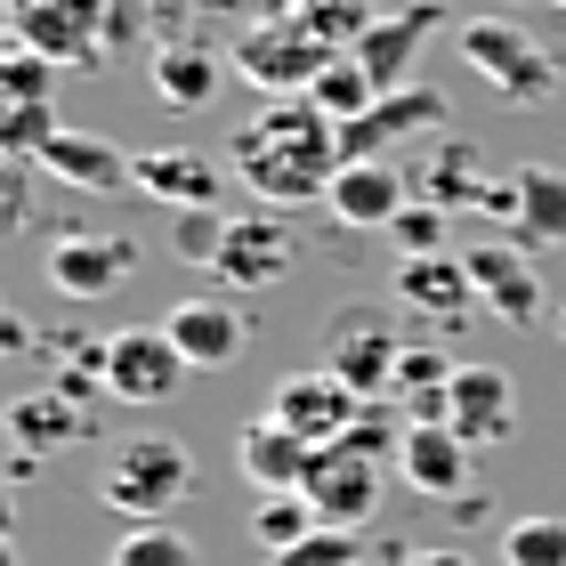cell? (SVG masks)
Instances as JSON below:
<instances>
[{
	"mask_svg": "<svg viewBox=\"0 0 566 566\" xmlns=\"http://www.w3.org/2000/svg\"><path fill=\"white\" fill-rule=\"evenodd\" d=\"M219 154L260 211H300V202H324L340 178V122L316 114L307 97H268Z\"/></svg>",
	"mask_w": 566,
	"mask_h": 566,
	"instance_id": "1",
	"label": "cell"
},
{
	"mask_svg": "<svg viewBox=\"0 0 566 566\" xmlns=\"http://www.w3.org/2000/svg\"><path fill=\"white\" fill-rule=\"evenodd\" d=\"M187 494H195V453L178 446V437H130V446L106 461V478H97V502H106L122 526H163Z\"/></svg>",
	"mask_w": 566,
	"mask_h": 566,
	"instance_id": "2",
	"label": "cell"
},
{
	"mask_svg": "<svg viewBox=\"0 0 566 566\" xmlns=\"http://www.w3.org/2000/svg\"><path fill=\"white\" fill-rule=\"evenodd\" d=\"M453 49H461L470 73H485V82L510 97V106H551V97H558V57L534 41V24H518V17H461Z\"/></svg>",
	"mask_w": 566,
	"mask_h": 566,
	"instance_id": "3",
	"label": "cell"
},
{
	"mask_svg": "<svg viewBox=\"0 0 566 566\" xmlns=\"http://www.w3.org/2000/svg\"><path fill=\"white\" fill-rule=\"evenodd\" d=\"M397 356H405V340H397L389 307H373V300H356V307H340V316L324 324V373L348 380L365 405H380L397 389Z\"/></svg>",
	"mask_w": 566,
	"mask_h": 566,
	"instance_id": "4",
	"label": "cell"
},
{
	"mask_svg": "<svg viewBox=\"0 0 566 566\" xmlns=\"http://www.w3.org/2000/svg\"><path fill=\"white\" fill-rule=\"evenodd\" d=\"M332 57H340V49H324L300 17H268V24H251V33L235 41L243 82H260L268 97H307V90H316V73H324Z\"/></svg>",
	"mask_w": 566,
	"mask_h": 566,
	"instance_id": "5",
	"label": "cell"
},
{
	"mask_svg": "<svg viewBox=\"0 0 566 566\" xmlns=\"http://www.w3.org/2000/svg\"><path fill=\"white\" fill-rule=\"evenodd\" d=\"M106 24H114V0H9V41L41 49L57 65H82L106 49Z\"/></svg>",
	"mask_w": 566,
	"mask_h": 566,
	"instance_id": "6",
	"label": "cell"
},
{
	"mask_svg": "<svg viewBox=\"0 0 566 566\" xmlns=\"http://www.w3.org/2000/svg\"><path fill=\"white\" fill-rule=\"evenodd\" d=\"M187 380V356L170 348L163 324H130L106 340V397L114 405H170Z\"/></svg>",
	"mask_w": 566,
	"mask_h": 566,
	"instance_id": "7",
	"label": "cell"
},
{
	"mask_svg": "<svg viewBox=\"0 0 566 566\" xmlns=\"http://www.w3.org/2000/svg\"><path fill=\"white\" fill-rule=\"evenodd\" d=\"M421 130H446V97L437 90H389L380 106H365L356 122H340V163H389V154L405 138H421Z\"/></svg>",
	"mask_w": 566,
	"mask_h": 566,
	"instance_id": "8",
	"label": "cell"
},
{
	"mask_svg": "<svg viewBox=\"0 0 566 566\" xmlns=\"http://www.w3.org/2000/svg\"><path fill=\"white\" fill-rule=\"evenodd\" d=\"M163 332H170V348L187 356V373H219V365H235V356L251 348V316H243L227 292L178 300L170 316H163Z\"/></svg>",
	"mask_w": 566,
	"mask_h": 566,
	"instance_id": "9",
	"label": "cell"
},
{
	"mask_svg": "<svg viewBox=\"0 0 566 566\" xmlns=\"http://www.w3.org/2000/svg\"><path fill=\"white\" fill-rule=\"evenodd\" d=\"M268 413L283 421V429H300L307 446H340V437L356 429V413H365V397L348 389V380H332L324 365L316 373H292V380H275V397H268Z\"/></svg>",
	"mask_w": 566,
	"mask_h": 566,
	"instance_id": "10",
	"label": "cell"
},
{
	"mask_svg": "<svg viewBox=\"0 0 566 566\" xmlns=\"http://www.w3.org/2000/svg\"><path fill=\"white\" fill-rule=\"evenodd\" d=\"M138 268V243L130 235H97V227H73V235L49 243V283L65 300H114Z\"/></svg>",
	"mask_w": 566,
	"mask_h": 566,
	"instance_id": "11",
	"label": "cell"
},
{
	"mask_svg": "<svg viewBox=\"0 0 566 566\" xmlns=\"http://www.w3.org/2000/svg\"><path fill=\"white\" fill-rule=\"evenodd\" d=\"M300 268V235H292V219H275V211H251L227 227V251H219V283L227 292H268V283H283Z\"/></svg>",
	"mask_w": 566,
	"mask_h": 566,
	"instance_id": "12",
	"label": "cell"
},
{
	"mask_svg": "<svg viewBox=\"0 0 566 566\" xmlns=\"http://www.w3.org/2000/svg\"><path fill=\"white\" fill-rule=\"evenodd\" d=\"M446 429H453L470 453L510 446V437H518V389H510V373H494V365H461L453 389H446Z\"/></svg>",
	"mask_w": 566,
	"mask_h": 566,
	"instance_id": "13",
	"label": "cell"
},
{
	"mask_svg": "<svg viewBox=\"0 0 566 566\" xmlns=\"http://www.w3.org/2000/svg\"><path fill=\"white\" fill-rule=\"evenodd\" d=\"M227 154H195V146H146L138 154V195L163 211H219L227 195Z\"/></svg>",
	"mask_w": 566,
	"mask_h": 566,
	"instance_id": "14",
	"label": "cell"
},
{
	"mask_svg": "<svg viewBox=\"0 0 566 566\" xmlns=\"http://www.w3.org/2000/svg\"><path fill=\"white\" fill-rule=\"evenodd\" d=\"M380 470H389V461H373L356 446H324L300 494H307V510H316L324 526H365L373 502H380Z\"/></svg>",
	"mask_w": 566,
	"mask_h": 566,
	"instance_id": "15",
	"label": "cell"
},
{
	"mask_svg": "<svg viewBox=\"0 0 566 566\" xmlns=\"http://www.w3.org/2000/svg\"><path fill=\"white\" fill-rule=\"evenodd\" d=\"M429 24H446V9H437V0H405V9H389L365 41L348 49V57L373 73V90H380V97H389V90H413V57H421Z\"/></svg>",
	"mask_w": 566,
	"mask_h": 566,
	"instance_id": "16",
	"label": "cell"
},
{
	"mask_svg": "<svg viewBox=\"0 0 566 566\" xmlns=\"http://www.w3.org/2000/svg\"><path fill=\"white\" fill-rule=\"evenodd\" d=\"M235 470L251 478V494H300L307 470H316V446L300 429H283L275 413H260L235 429Z\"/></svg>",
	"mask_w": 566,
	"mask_h": 566,
	"instance_id": "17",
	"label": "cell"
},
{
	"mask_svg": "<svg viewBox=\"0 0 566 566\" xmlns=\"http://www.w3.org/2000/svg\"><path fill=\"white\" fill-rule=\"evenodd\" d=\"M461 260H470V283H478L485 316H502V324H534L543 316V275H534V260L518 243H470Z\"/></svg>",
	"mask_w": 566,
	"mask_h": 566,
	"instance_id": "18",
	"label": "cell"
},
{
	"mask_svg": "<svg viewBox=\"0 0 566 566\" xmlns=\"http://www.w3.org/2000/svg\"><path fill=\"white\" fill-rule=\"evenodd\" d=\"M397 470L429 502H461L470 494V446H461L446 421H405L397 429Z\"/></svg>",
	"mask_w": 566,
	"mask_h": 566,
	"instance_id": "19",
	"label": "cell"
},
{
	"mask_svg": "<svg viewBox=\"0 0 566 566\" xmlns=\"http://www.w3.org/2000/svg\"><path fill=\"white\" fill-rule=\"evenodd\" d=\"M397 307H413L429 324H461L478 307V283H470V260L461 251H429V260H397Z\"/></svg>",
	"mask_w": 566,
	"mask_h": 566,
	"instance_id": "20",
	"label": "cell"
},
{
	"mask_svg": "<svg viewBox=\"0 0 566 566\" xmlns=\"http://www.w3.org/2000/svg\"><path fill=\"white\" fill-rule=\"evenodd\" d=\"M324 202H332V219H340V227H373V235H389V227L413 211L397 163H340V178H332Z\"/></svg>",
	"mask_w": 566,
	"mask_h": 566,
	"instance_id": "21",
	"label": "cell"
},
{
	"mask_svg": "<svg viewBox=\"0 0 566 566\" xmlns=\"http://www.w3.org/2000/svg\"><path fill=\"white\" fill-rule=\"evenodd\" d=\"M41 170L57 178V187L73 195H122V187H138V154H122L106 138H90V130H57L41 154Z\"/></svg>",
	"mask_w": 566,
	"mask_h": 566,
	"instance_id": "22",
	"label": "cell"
},
{
	"mask_svg": "<svg viewBox=\"0 0 566 566\" xmlns=\"http://www.w3.org/2000/svg\"><path fill=\"white\" fill-rule=\"evenodd\" d=\"M510 235H518V251H551L566 243V170H510Z\"/></svg>",
	"mask_w": 566,
	"mask_h": 566,
	"instance_id": "23",
	"label": "cell"
},
{
	"mask_svg": "<svg viewBox=\"0 0 566 566\" xmlns=\"http://www.w3.org/2000/svg\"><path fill=\"white\" fill-rule=\"evenodd\" d=\"M97 421H90V405L82 397H65V389H41V397H17L9 405V437H17V453H65V446H82Z\"/></svg>",
	"mask_w": 566,
	"mask_h": 566,
	"instance_id": "24",
	"label": "cell"
},
{
	"mask_svg": "<svg viewBox=\"0 0 566 566\" xmlns=\"http://www.w3.org/2000/svg\"><path fill=\"white\" fill-rule=\"evenodd\" d=\"M494 187H502V178H485V170H478V146H470V138H446V146H437V163H429V178H421V202L485 219Z\"/></svg>",
	"mask_w": 566,
	"mask_h": 566,
	"instance_id": "25",
	"label": "cell"
},
{
	"mask_svg": "<svg viewBox=\"0 0 566 566\" xmlns=\"http://www.w3.org/2000/svg\"><path fill=\"white\" fill-rule=\"evenodd\" d=\"M146 82H154V97H163L170 114H195V106H211V97H219V57H211V49H195V41H170V49H154Z\"/></svg>",
	"mask_w": 566,
	"mask_h": 566,
	"instance_id": "26",
	"label": "cell"
},
{
	"mask_svg": "<svg viewBox=\"0 0 566 566\" xmlns=\"http://www.w3.org/2000/svg\"><path fill=\"white\" fill-rule=\"evenodd\" d=\"M316 526L324 518L307 510V494H260L251 502V551H268V558H292Z\"/></svg>",
	"mask_w": 566,
	"mask_h": 566,
	"instance_id": "27",
	"label": "cell"
},
{
	"mask_svg": "<svg viewBox=\"0 0 566 566\" xmlns=\"http://www.w3.org/2000/svg\"><path fill=\"white\" fill-rule=\"evenodd\" d=\"M292 17H300L324 49H356L380 17H389V0H292Z\"/></svg>",
	"mask_w": 566,
	"mask_h": 566,
	"instance_id": "28",
	"label": "cell"
},
{
	"mask_svg": "<svg viewBox=\"0 0 566 566\" xmlns=\"http://www.w3.org/2000/svg\"><path fill=\"white\" fill-rule=\"evenodd\" d=\"M307 106H316V114H332V122H356L365 106H380V90H373V73H365V65H356L348 49H340V57H332V65L316 73V90H307Z\"/></svg>",
	"mask_w": 566,
	"mask_h": 566,
	"instance_id": "29",
	"label": "cell"
},
{
	"mask_svg": "<svg viewBox=\"0 0 566 566\" xmlns=\"http://www.w3.org/2000/svg\"><path fill=\"white\" fill-rule=\"evenodd\" d=\"M57 82H65L57 57H41V49L9 41V57H0V90H9V106H57Z\"/></svg>",
	"mask_w": 566,
	"mask_h": 566,
	"instance_id": "30",
	"label": "cell"
},
{
	"mask_svg": "<svg viewBox=\"0 0 566 566\" xmlns=\"http://www.w3.org/2000/svg\"><path fill=\"white\" fill-rule=\"evenodd\" d=\"M106 566H195V543L170 518L163 526H122L114 551H106Z\"/></svg>",
	"mask_w": 566,
	"mask_h": 566,
	"instance_id": "31",
	"label": "cell"
},
{
	"mask_svg": "<svg viewBox=\"0 0 566 566\" xmlns=\"http://www.w3.org/2000/svg\"><path fill=\"white\" fill-rule=\"evenodd\" d=\"M502 566H566V518H510Z\"/></svg>",
	"mask_w": 566,
	"mask_h": 566,
	"instance_id": "32",
	"label": "cell"
},
{
	"mask_svg": "<svg viewBox=\"0 0 566 566\" xmlns=\"http://www.w3.org/2000/svg\"><path fill=\"white\" fill-rule=\"evenodd\" d=\"M227 211H170V251L178 260H195V268H219V251H227Z\"/></svg>",
	"mask_w": 566,
	"mask_h": 566,
	"instance_id": "33",
	"label": "cell"
},
{
	"mask_svg": "<svg viewBox=\"0 0 566 566\" xmlns=\"http://www.w3.org/2000/svg\"><path fill=\"white\" fill-rule=\"evenodd\" d=\"M57 130H65L57 106H9V122H0V154H9V163H41Z\"/></svg>",
	"mask_w": 566,
	"mask_h": 566,
	"instance_id": "34",
	"label": "cell"
},
{
	"mask_svg": "<svg viewBox=\"0 0 566 566\" xmlns=\"http://www.w3.org/2000/svg\"><path fill=\"white\" fill-rule=\"evenodd\" d=\"M446 219H453V211H437V202H413V211L389 227L397 260H429V251H453V243H446Z\"/></svg>",
	"mask_w": 566,
	"mask_h": 566,
	"instance_id": "35",
	"label": "cell"
},
{
	"mask_svg": "<svg viewBox=\"0 0 566 566\" xmlns=\"http://www.w3.org/2000/svg\"><path fill=\"white\" fill-rule=\"evenodd\" d=\"M405 566H470V551H461V543H421Z\"/></svg>",
	"mask_w": 566,
	"mask_h": 566,
	"instance_id": "36",
	"label": "cell"
},
{
	"mask_svg": "<svg viewBox=\"0 0 566 566\" xmlns=\"http://www.w3.org/2000/svg\"><path fill=\"white\" fill-rule=\"evenodd\" d=\"M0 340H9V356H24V340H33V324H24V316H0Z\"/></svg>",
	"mask_w": 566,
	"mask_h": 566,
	"instance_id": "37",
	"label": "cell"
},
{
	"mask_svg": "<svg viewBox=\"0 0 566 566\" xmlns=\"http://www.w3.org/2000/svg\"><path fill=\"white\" fill-rule=\"evenodd\" d=\"M405 558H413V551H405V543H397V551H389V558H365V566H405Z\"/></svg>",
	"mask_w": 566,
	"mask_h": 566,
	"instance_id": "38",
	"label": "cell"
},
{
	"mask_svg": "<svg viewBox=\"0 0 566 566\" xmlns=\"http://www.w3.org/2000/svg\"><path fill=\"white\" fill-rule=\"evenodd\" d=\"M558 340H566V316H558Z\"/></svg>",
	"mask_w": 566,
	"mask_h": 566,
	"instance_id": "39",
	"label": "cell"
},
{
	"mask_svg": "<svg viewBox=\"0 0 566 566\" xmlns=\"http://www.w3.org/2000/svg\"><path fill=\"white\" fill-rule=\"evenodd\" d=\"M389 9H397V0H389Z\"/></svg>",
	"mask_w": 566,
	"mask_h": 566,
	"instance_id": "40",
	"label": "cell"
},
{
	"mask_svg": "<svg viewBox=\"0 0 566 566\" xmlns=\"http://www.w3.org/2000/svg\"><path fill=\"white\" fill-rule=\"evenodd\" d=\"M558 9H566V0H558Z\"/></svg>",
	"mask_w": 566,
	"mask_h": 566,
	"instance_id": "41",
	"label": "cell"
}]
</instances>
